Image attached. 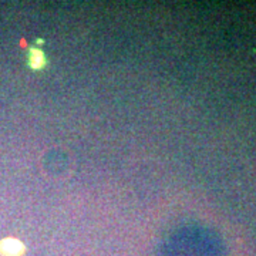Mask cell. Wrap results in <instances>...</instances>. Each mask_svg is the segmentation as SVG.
<instances>
[{"label": "cell", "mask_w": 256, "mask_h": 256, "mask_svg": "<svg viewBox=\"0 0 256 256\" xmlns=\"http://www.w3.org/2000/svg\"><path fill=\"white\" fill-rule=\"evenodd\" d=\"M0 254L3 256H22L24 254V245L14 238H6L0 242Z\"/></svg>", "instance_id": "1"}, {"label": "cell", "mask_w": 256, "mask_h": 256, "mask_svg": "<svg viewBox=\"0 0 256 256\" xmlns=\"http://www.w3.org/2000/svg\"><path fill=\"white\" fill-rule=\"evenodd\" d=\"M28 66L34 70H40L46 66V56L38 48H32L28 53Z\"/></svg>", "instance_id": "2"}]
</instances>
